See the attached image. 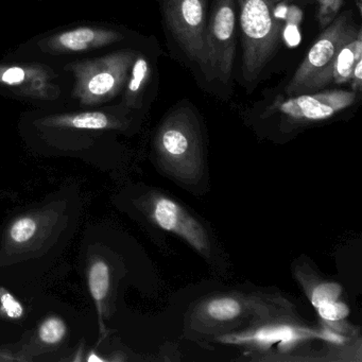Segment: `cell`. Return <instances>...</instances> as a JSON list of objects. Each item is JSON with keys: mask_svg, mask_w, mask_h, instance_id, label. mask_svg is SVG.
<instances>
[{"mask_svg": "<svg viewBox=\"0 0 362 362\" xmlns=\"http://www.w3.org/2000/svg\"><path fill=\"white\" fill-rule=\"evenodd\" d=\"M285 310H287L286 306L277 300L222 294L207 298L197 306L192 313V326L198 332H211L218 328L238 325L251 317L262 321L268 317L273 319L275 315L279 317L285 313Z\"/></svg>", "mask_w": 362, "mask_h": 362, "instance_id": "5b68a950", "label": "cell"}, {"mask_svg": "<svg viewBox=\"0 0 362 362\" xmlns=\"http://www.w3.org/2000/svg\"><path fill=\"white\" fill-rule=\"evenodd\" d=\"M317 309V315L327 323V325L334 323H340L346 319L349 315V307L345 303L337 300L334 302L325 303L320 305Z\"/></svg>", "mask_w": 362, "mask_h": 362, "instance_id": "ac0fdd59", "label": "cell"}, {"mask_svg": "<svg viewBox=\"0 0 362 362\" xmlns=\"http://www.w3.org/2000/svg\"><path fill=\"white\" fill-rule=\"evenodd\" d=\"M45 124L47 126L79 129V130H105V129L119 127L115 118L105 112H84V113L52 116L45 120Z\"/></svg>", "mask_w": 362, "mask_h": 362, "instance_id": "4fadbf2b", "label": "cell"}, {"mask_svg": "<svg viewBox=\"0 0 362 362\" xmlns=\"http://www.w3.org/2000/svg\"><path fill=\"white\" fill-rule=\"evenodd\" d=\"M283 0H273V3H281Z\"/></svg>", "mask_w": 362, "mask_h": 362, "instance_id": "484cf974", "label": "cell"}, {"mask_svg": "<svg viewBox=\"0 0 362 362\" xmlns=\"http://www.w3.org/2000/svg\"><path fill=\"white\" fill-rule=\"evenodd\" d=\"M124 35L114 29L81 26L54 33L39 42V47L52 56L82 54L107 47L124 40Z\"/></svg>", "mask_w": 362, "mask_h": 362, "instance_id": "8fae6325", "label": "cell"}, {"mask_svg": "<svg viewBox=\"0 0 362 362\" xmlns=\"http://www.w3.org/2000/svg\"><path fill=\"white\" fill-rule=\"evenodd\" d=\"M163 168L177 179L194 182L202 175V136L198 118L188 107H180L163 120L156 136Z\"/></svg>", "mask_w": 362, "mask_h": 362, "instance_id": "6da1fadb", "label": "cell"}, {"mask_svg": "<svg viewBox=\"0 0 362 362\" xmlns=\"http://www.w3.org/2000/svg\"><path fill=\"white\" fill-rule=\"evenodd\" d=\"M139 52L122 49L99 58L75 61L65 66L74 76L73 97L82 105H97L115 98L126 86Z\"/></svg>", "mask_w": 362, "mask_h": 362, "instance_id": "277c9868", "label": "cell"}, {"mask_svg": "<svg viewBox=\"0 0 362 362\" xmlns=\"http://www.w3.org/2000/svg\"><path fill=\"white\" fill-rule=\"evenodd\" d=\"M88 285L93 298L97 302H100L107 296L110 288V269L103 260L94 262L90 267Z\"/></svg>", "mask_w": 362, "mask_h": 362, "instance_id": "2e32d148", "label": "cell"}, {"mask_svg": "<svg viewBox=\"0 0 362 362\" xmlns=\"http://www.w3.org/2000/svg\"><path fill=\"white\" fill-rule=\"evenodd\" d=\"M243 37V77L253 83L279 48L281 23L273 13V0H238Z\"/></svg>", "mask_w": 362, "mask_h": 362, "instance_id": "3957f363", "label": "cell"}, {"mask_svg": "<svg viewBox=\"0 0 362 362\" xmlns=\"http://www.w3.org/2000/svg\"><path fill=\"white\" fill-rule=\"evenodd\" d=\"M341 292H342V287L339 284L332 283V281H320L313 288L310 287L309 298L313 306L317 308L320 305L339 300Z\"/></svg>", "mask_w": 362, "mask_h": 362, "instance_id": "e0dca14e", "label": "cell"}, {"mask_svg": "<svg viewBox=\"0 0 362 362\" xmlns=\"http://www.w3.org/2000/svg\"><path fill=\"white\" fill-rule=\"evenodd\" d=\"M357 6L358 9H359V12H361V0H357Z\"/></svg>", "mask_w": 362, "mask_h": 362, "instance_id": "d4e9b609", "label": "cell"}, {"mask_svg": "<svg viewBox=\"0 0 362 362\" xmlns=\"http://www.w3.org/2000/svg\"><path fill=\"white\" fill-rule=\"evenodd\" d=\"M235 0H214L211 20L206 26L207 79L230 81L234 64Z\"/></svg>", "mask_w": 362, "mask_h": 362, "instance_id": "ba28073f", "label": "cell"}, {"mask_svg": "<svg viewBox=\"0 0 362 362\" xmlns=\"http://www.w3.org/2000/svg\"><path fill=\"white\" fill-rule=\"evenodd\" d=\"M356 92L332 90L292 96L279 103V111L294 122H321L355 103Z\"/></svg>", "mask_w": 362, "mask_h": 362, "instance_id": "30bf717a", "label": "cell"}, {"mask_svg": "<svg viewBox=\"0 0 362 362\" xmlns=\"http://www.w3.org/2000/svg\"><path fill=\"white\" fill-rule=\"evenodd\" d=\"M351 88L354 92L361 90L362 88V59L356 63L354 67L353 75H351Z\"/></svg>", "mask_w": 362, "mask_h": 362, "instance_id": "603a6c76", "label": "cell"}, {"mask_svg": "<svg viewBox=\"0 0 362 362\" xmlns=\"http://www.w3.org/2000/svg\"><path fill=\"white\" fill-rule=\"evenodd\" d=\"M165 20L169 30L188 58L205 73L206 52V0H165Z\"/></svg>", "mask_w": 362, "mask_h": 362, "instance_id": "52a82bcc", "label": "cell"}, {"mask_svg": "<svg viewBox=\"0 0 362 362\" xmlns=\"http://www.w3.org/2000/svg\"><path fill=\"white\" fill-rule=\"evenodd\" d=\"M151 77V66L144 54H137L134 63L131 67L126 90H124V103L129 107L137 109L141 107L144 93Z\"/></svg>", "mask_w": 362, "mask_h": 362, "instance_id": "5bb4252c", "label": "cell"}, {"mask_svg": "<svg viewBox=\"0 0 362 362\" xmlns=\"http://www.w3.org/2000/svg\"><path fill=\"white\" fill-rule=\"evenodd\" d=\"M152 218L160 228L181 237L200 253L209 251V236L202 224L175 201L164 196L156 197Z\"/></svg>", "mask_w": 362, "mask_h": 362, "instance_id": "7c38bea8", "label": "cell"}, {"mask_svg": "<svg viewBox=\"0 0 362 362\" xmlns=\"http://www.w3.org/2000/svg\"><path fill=\"white\" fill-rule=\"evenodd\" d=\"M315 339L336 344L345 342V337L342 334L329 328L317 330L294 323L291 320H274L245 332L223 334L220 336L219 340L228 344L240 345L260 351L277 346L281 351H287L300 343Z\"/></svg>", "mask_w": 362, "mask_h": 362, "instance_id": "8992f818", "label": "cell"}, {"mask_svg": "<svg viewBox=\"0 0 362 362\" xmlns=\"http://www.w3.org/2000/svg\"><path fill=\"white\" fill-rule=\"evenodd\" d=\"M66 326L62 320L50 317L46 320L40 328V338L46 344H57L64 338Z\"/></svg>", "mask_w": 362, "mask_h": 362, "instance_id": "d6986e66", "label": "cell"}, {"mask_svg": "<svg viewBox=\"0 0 362 362\" xmlns=\"http://www.w3.org/2000/svg\"><path fill=\"white\" fill-rule=\"evenodd\" d=\"M0 304H1L4 313L12 319H20L24 313V308H23L21 303L8 292H4L0 296Z\"/></svg>", "mask_w": 362, "mask_h": 362, "instance_id": "7402d4cb", "label": "cell"}, {"mask_svg": "<svg viewBox=\"0 0 362 362\" xmlns=\"http://www.w3.org/2000/svg\"><path fill=\"white\" fill-rule=\"evenodd\" d=\"M358 28L353 24L349 13L334 18L324 28L319 39L313 44L307 56L286 86L289 97L313 94L329 86L332 71L341 48L355 39Z\"/></svg>", "mask_w": 362, "mask_h": 362, "instance_id": "7a4b0ae2", "label": "cell"}, {"mask_svg": "<svg viewBox=\"0 0 362 362\" xmlns=\"http://www.w3.org/2000/svg\"><path fill=\"white\" fill-rule=\"evenodd\" d=\"M317 20L320 27L325 28L340 11L344 0H317Z\"/></svg>", "mask_w": 362, "mask_h": 362, "instance_id": "44dd1931", "label": "cell"}, {"mask_svg": "<svg viewBox=\"0 0 362 362\" xmlns=\"http://www.w3.org/2000/svg\"><path fill=\"white\" fill-rule=\"evenodd\" d=\"M362 59V30L359 27L355 39L341 48L332 71V82L344 84L351 81L356 63Z\"/></svg>", "mask_w": 362, "mask_h": 362, "instance_id": "9a60e30c", "label": "cell"}, {"mask_svg": "<svg viewBox=\"0 0 362 362\" xmlns=\"http://www.w3.org/2000/svg\"><path fill=\"white\" fill-rule=\"evenodd\" d=\"M37 230V222L33 218H22L12 226L10 236L16 243H24L35 237Z\"/></svg>", "mask_w": 362, "mask_h": 362, "instance_id": "ffe728a7", "label": "cell"}, {"mask_svg": "<svg viewBox=\"0 0 362 362\" xmlns=\"http://www.w3.org/2000/svg\"><path fill=\"white\" fill-rule=\"evenodd\" d=\"M88 361H103V359L101 358L96 357V356H90V358H88Z\"/></svg>", "mask_w": 362, "mask_h": 362, "instance_id": "cb8c5ba5", "label": "cell"}, {"mask_svg": "<svg viewBox=\"0 0 362 362\" xmlns=\"http://www.w3.org/2000/svg\"><path fill=\"white\" fill-rule=\"evenodd\" d=\"M58 75L40 63H0V90L18 98L54 101L60 98Z\"/></svg>", "mask_w": 362, "mask_h": 362, "instance_id": "9c48e42d", "label": "cell"}]
</instances>
